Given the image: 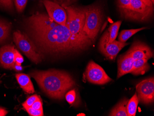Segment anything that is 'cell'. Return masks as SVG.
Returning <instances> with one entry per match:
<instances>
[{
  "instance_id": "28",
  "label": "cell",
  "mask_w": 154,
  "mask_h": 116,
  "mask_svg": "<svg viewBox=\"0 0 154 116\" xmlns=\"http://www.w3.org/2000/svg\"><path fill=\"white\" fill-rule=\"evenodd\" d=\"M31 107L36 110H43V104L39 97H38L37 100L35 101Z\"/></svg>"
},
{
  "instance_id": "9",
  "label": "cell",
  "mask_w": 154,
  "mask_h": 116,
  "mask_svg": "<svg viewBox=\"0 0 154 116\" xmlns=\"http://www.w3.org/2000/svg\"><path fill=\"white\" fill-rule=\"evenodd\" d=\"M138 100L142 103L149 105L154 101V79H146L136 85Z\"/></svg>"
},
{
  "instance_id": "16",
  "label": "cell",
  "mask_w": 154,
  "mask_h": 116,
  "mask_svg": "<svg viewBox=\"0 0 154 116\" xmlns=\"http://www.w3.org/2000/svg\"><path fill=\"white\" fill-rule=\"evenodd\" d=\"M11 31L10 23L0 20V44H4L10 38Z\"/></svg>"
},
{
  "instance_id": "26",
  "label": "cell",
  "mask_w": 154,
  "mask_h": 116,
  "mask_svg": "<svg viewBox=\"0 0 154 116\" xmlns=\"http://www.w3.org/2000/svg\"><path fill=\"white\" fill-rule=\"evenodd\" d=\"M131 0H117L118 7L120 11L127 7L130 3Z\"/></svg>"
},
{
  "instance_id": "13",
  "label": "cell",
  "mask_w": 154,
  "mask_h": 116,
  "mask_svg": "<svg viewBox=\"0 0 154 116\" xmlns=\"http://www.w3.org/2000/svg\"><path fill=\"white\" fill-rule=\"evenodd\" d=\"M134 60L131 55L127 53L119 57L118 60L117 78L119 79L127 74L131 73Z\"/></svg>"
},
{
  "instance_id": "8",
  "label": "cell",
  "mask_w": 154,
  "mask_h": 116,
  "mask_svg": "<svg viewBox=\"0 0 154 116\" xmlns=\"http://www.w3.org/2000/svg\"><path fill=\"white\" fill-rule=\"evenodd\" d=\"M85 76L90 83L95 84H105L112 80L104 70L93 61H91L88 64Z\"/></svg>"
},
{
  "instance_id": "30",
  "label": "cell",
  "mask_w": 154,
  "mask_h": 116,
  "mask_svg": "<svg viewBox=\"0 0 154 116\" xmlns=\"http://www.w3.org/2000/svg\"><path fill=\"white\" fill-rule=\"evenodd\" d=\"M8 113V111L4 108L0 107V116H5Z\"/></svg>"
},
{
  "instance_id": "15",
  "label": "cell",
  "mask_w": 154,
  "mask_h": 116,
  "mask_svg": "<svg viewBox=\"0 0 154 116\" xmlns=\"http://www.w3.org/2000/svg\"><path fill=\"white\" fill-rule=\"evenodd\" d=\"M146 59L135 60L134 61L133 67L131 73L134 76L143 75L148 71L150 66Z\"/></svg>"
},
{
  "instance_id": "18",
  "label": "cell",
  "mask_w": 154,
  "mask_h": 116,
  "mask_svg": "<svg viewBox=\"0 0 154 116\" xmlns=\"http://www.w3.org/2000/svg\"><path fill=\"white\" fill-rule=\"evenodd\" d=\"M138 100L137 93L136 92L134 95L128 101L127 106V111L128 116H135L136 114L138 105Z\"/></svg>"
},
{
  "instance_id": "19",
  "label": "cell",
  "mask_w": 154,
  "mask_h": 116,
  "mask_svg": "<svg viewBox=\"0 0 154 116\" xmlns=\"http://www.w3.org/2000/svg\"><path fill=\"white\" fill-rule=\"evenodd\" d=\"M147 27H142L138 29H130V30H123L121 32L119 36V41L123 43H126L127 40L133 35L138 33L139 31L144 30Z\"/></svg>"
},
{
  "instance_id": "3",
  "label": "cell",
  "mask_w": 154,
  "mask_h": 116,
  "mask_svg": "<svg viewBox=\"0 0 154 116\" xmlns=\"http://www.w3.org/2000/svg\"><path fill=\"white\" fill-rule=\"evenodd\" d=\"M62 6L67 14L66 26L71 33L79 38L90 39L84 31L85 21V8H79L72 6Z\"/></svg>"
},
{
  "instance_id": "12",
  "label": "cell",
  "mask_w": 154,
  "mask_h": 116,
  "mask_svg": "<svg viewBox=\"0 0 154 116\" xmlns=\"http://www.w3.org/2000/svg\"><path fill=\"white\" fill-rule=\"evenodd\" d=\"M14 46L8 45L3 46L0 49V64L6 69H12L15 64Z\"/></svg>"
},
{
  "instance_id": "24",
  "label": "cell",
  "mask_w": 154,
  "mask_h": 116,
  "mask_svg": "<svg viewBox=\"0 0 154 116\" xmlns=\"http://www.w3.org/2000/svg\"><path fill=\"white\" fill-rule=\"evenodd\" d=\"M38 96L37 94L32 95L30 97L28 98L26 100L24 103L22 104V106L23 107L28 106V107H31L33 104L34 103L35 101L37 100V99L38 98Z\"/></svg>"
},
{
  "instance_id": "1",
  "label": "cell",
  "mask_w": 154,
  "mask_h": 116,
  "mask_svg": "<svg viewBox=\"0 0 154 116\" xmlns=\"http://www.w3.org/2000/svg\"><path fill=\"white\" fill-rule=\"evenodd\" d=\"M25 33L37 48L44 54L60 56L79 52L92 45L91 39L74 36L66 26L54 21L48 27H39L25 23Z\"/></svg>"
},
{
  "instance_id": "7",
  "label": "cell",
  "mask_w": 154,
  "mask_h": 116,
  "mask_svg": "<svg viewBox=\"0 0 154 116\" xmlns=\"http://www.w3.org/2000/svg\"><path fill=\"white\" fill-rule=\"evenodd\" d=\"M109 33L106 31L104 33L99 43V49L101 52L109 59L115 60L117 55L122 49L128 43H123L119 41L114 40L112 43H109Z\"/></svg>"
},
{
  "instance_id": "33",
  "label": "cell",
  "mask_w": 154,
  "mask_h": 116,
  "mask_svg": "<svg viewBox=\"0 0 154 116\" xmlns=\"http://www.w3.org/2000/svg\"><path fill=\"white\" fill-rule=\"evenodd\" d=\"M68 1L70 2V1H75V0H67Z\"/></svg>"
},
{
  "instance_id": "17",
  "label": "cell",
  "mask_w": 154,
  "mask_h": 116,
  "mask_svg": "<svg viewBox=\"0 0 154 116\" xmlns=\"http://www.w3.org/2000/svg\"><path fill=\"white\" fill-rule=\"evenodd\" d=\"M128 99L124 98L122 99L111 111L109 116H128L127 111V106Z\"/></svg>"
},
{
  "instance_id": "22",
  "label": "cell",
  "mask_w": 154,
  "mask_h": 116,
  "mask_svg": "<svg viewBox=\"0 0 154 116\" xmlns=\"http://www.w3.org/2000/svg\"><path fill=\"white\" fill-rule=\"evenodd\" d=\"M25 110L30 116H44L43 110H36L32 107L25 106L24 107Z\"/></svg>"
},
{
  "instance_id": "10",
  "label": "cell",
  "mask_w": 154,
  "mask_h": 116,
  "mask_svg": "<svg viewBox=\"0 0 154 116\" xmlns=\"http://www.w3.org/2000/svg\"><path fill=\"white\" fill-rule=\"evenodd\" d=\"M44 4L49 17L58 24L66 26L67 14L64 8L49 0H44Z\"/></svg>"
},
{
  "instance_id": "32",
  "label": "cell",
  "mask_w": 154,
  "mask_h": 116,
  "mask_svg": "<svg viewBox=\"0 0 154 116\" xmlns=\"http://www.w3.org/2000/svg\"><path fill=\"white\" fill-rule=\"evenodd\" d=\"M151 2H152V3H153V4H154V0H150Z\"/></svg>"
},
{
  "instance_id": "21",
  "label": "cell",
  "mask_w": 154,
  "mask_h": 116,
  "mask_svg": "<svg viewBox=\"0 0 154 116\" xmlns=\"http://www.w3.org/2000/svg\"><path fill=\"white\" fill-rule=\"evenodd\" d=\"M28 0H14L16 10L18 13H22L25 9Z\"/></svg>"
},
{
  "instance_id": "5",
  "label": "cell",
  "mask_w": 154,
  "mask_h": 116,
  "mask_svg": "<svg viewBox=\"0 0 154 116\" xmlns=\"http://www.w3.org/2000/svg\"><path fill=\"white\" fill-rule=\"evenodd\" d=\"M85 12L84 31L88 38L94 42L103 22V13L100 8L95 5L85 8Z\"/></svg>"
},
{
  "instance_id": "14",
  "label": "cell",
  "mask_w": 154,
  "mask_h": 116,
  "mask_svg": "<svg viewBox=\"0 0 154 116\" xmlns=\"http://www.w3.org/2000/svg\"><path fill=\"white\" fill-rule=\"evenodd\" d=\"M18 83L26 93L31 94L35 92L33 85L29 76L25 74H17L15 76Z\"/></svg>"
},
{
  "instance_id": "6",
  "label": "cell",
  "mask_w": 154,
  "mask_h": 116,
  "mask_svg": "<svg viewBox=\"0 0 154 116\" xmlns=\"http://www.w3.org/2000/svg\"><path fill=\"white\" fill-rule=\"evenodd\" d=\"M13 40L17 47L33 63L38 64L43 57L38 52L34 44L25 33L17 31L13 34Z\"/></svg>"
},
{
  "instance_id": "25",
  "label": "cell",
  "mask_w": 154,
  "mask_h": 116,
  "mask_svg": "<svg viewBox=\"0 0 154 116\" xmlns=\"http://www.w3.org/2000/svg\"><path fill=\"white\" fill-rule=\"evenodd\" d=\"M76 99V93L75 91L72 90L69 91L66 95V99L68 103L72 104L74 103Z\"/></svg>"
},
{
  "instance_id": "4",
  "label": "cell",
  "mask_w": 154,
  "mask_h": 116,
  "mask_svg": "<svg viewBox=\"0 0 154 116\" xmlns=\"http://www.w3.org/2000/svg\"><path fill=\"white\" fill-rule=\"evenodd\" d=\"M120 11L121 15L125 20L143 22L151 18L154 8L147 6L140 0H131L127 7Z\"/></svg>"
},
{
  "instance_id": "11",
  "label": "cell",
  "mask_w": 154,
  "mask_h": 116,
  "mask_svg": "<svg viewBox=\"0 0 154 116\" xmlns=\"http://www.w3.org/2000/svg\"><path fill=\"white\" fill-rule=\"evenodd\" d=\"M134 59H146L149 60L154 56L151 48L147 45L140 41H136L127 52Z\"/></svg>"
},
{
  "instance_id": "31",
  "label": "cell",
  "mask_w": 154,
  "mask_h": 116,
  "mask_svg": "<svg viewBox=\"0 0 154 116\" xmlns=\"http://www.w3.org/2000/svg\"><path fill=\"white\" fill-rule=\"evenodd\" d=\"M140 1L143 2L144 4H146L147 6H150V7H152L154 5L150 0H140Z\"/></svg>"
},
{
  "instance_id": "27",
  "label": "cell",
  "mask_w": 154,
  "mask_h": 116,
  "mask_svg": "<svg viewBox=\"0 0 154 116\" xmlns=\"http://www.w3.org/2000/svg\"><path fill=\"white\" fill-rule=\"evenodd\" d=\"M23 62H24V58L16 49L15 53V64L21 65Z\"/></svg>"
},
{
  "instance_id": "2",
  "label": "cell",
  "mask_w": 154,
  "mask_h": 116,
  "mask_svg": "<svg viewBox=\"0 0 154 116\" xmlns=\"http://www.w3.org/2000/svg\"><path fill=\"white\" fill-rule=\"evenodd\" d=\"M30 74L37 81L42 90L54 99H63L66 92L76 85L70 74L62 71H34Z\"/></svg>"
},
{
  "instance_id": "23",
  "label": "cell",
  "mask_w": 154,
  "mask_h": 116,
  "mask_svg": "<svg viewBox=\"0 0 154 116\" xmlns=\"http://www.w3.org/2000/svg\"><path fill=\"white\" fill-rule=\"evenodd\" d=\"M0 6L7 10L14 9V0H0Z\"/></svg>"
},
{
  "instance_id": "29",
  "label": "cell",
  "mask_w": 154,
  "mask_h": 116,
  "mask_svg": "<svg viewBox=\"0 0 154 116\" xmlns=\"http://www.w3.org/2000/svg\"><path fill=\"white\" fill-rule=\"evenodd\" d=\"M13 70H15L16 71H20L23 70V67L21 65L16 64H15L13 67Z\"/></svg>"
},
{
  "instance_id": "20",
  "label": "cell",
  "mask_w": 154,
  "mask_h": 116,
  "mask_svg": "<svg viewBox=\"0 0 154 116\" xmlns=\"http://www.w3.org/2000/svg\"><path fill=\"white\" fill-rule=\"evenodd\" d=\"M122 23V21H118L110 26L108 30L109 33V43H112L116 40V38L117 37L119 30L120 29Z\"/></svg>"
}]
</instances>
